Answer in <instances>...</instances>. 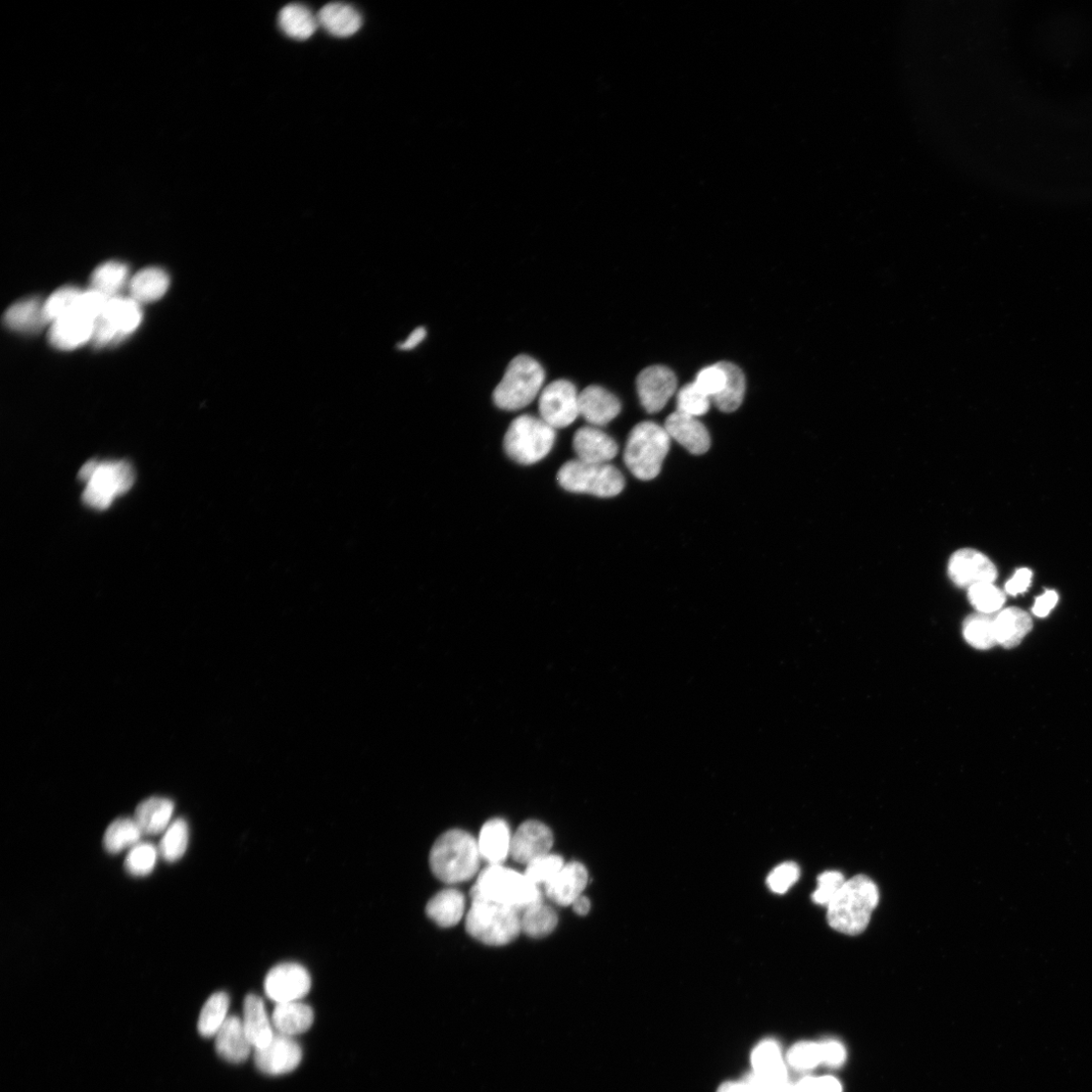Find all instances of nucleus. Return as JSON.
<instances>
[{
    "label": "nucleus",
    "mask_w": 1092,
    "mask_h": 1092,
    "mask_svg": "<svg viewBox=\"0 0 1092 1092\" xmlns=\"http://www.w3.org/2000/svg\"><path fill=\"white\" fill-rule=\"evenodd\" d=\"M229 1007L230 998L226 992L219 991L211 996L198 1018V1033L204 1037H216L228 1019Z\"/></svg>",
    "instance_id": "nucleus-36"
},
{
    "label": "nucleus",
    "mask_w": 1092,
    "mask_h": 1092,
    "mask_svg": "<svg viewBox=\"0 0 1092 1092\" xmlns=\"http://www.w3.org/2000/svg\"><path fill=\"white\" fill-rule=\"evenodd\" d=\"M160 850L152 842L140 841L132 847L125 859V869L134 877L151 875L158 864Z\"/></svg>",
    "instance_id": "nucleus-41"
},
{
    "label": "nucleus",
    "mask_w": 1092,
    "mask_h": 1092,
    "mask_svg": "<svg viewBox=\"0 0 1092 1092\" xmlns=\"http://www.w3.org/2000/svg\"><path fill=\"white\" fill-rule=\"evenodd\" d=\"M188 842V823L184 819H176L164 832L159 846L161 857L168 863L177 862L184 856Z\"/></svg>",
    "instance_id": "nucleus-39"
},
{
    "label": "nucleus",
    "mask_w": 1092,
    "mask_h": 1092,
    "mask_svg": "<svg viewBox=\"0 0 1092 1092\" xmlns=\"http://www.w3.org/2000/svg\"><path fill=\"white\" fill-rule=\"evenodd\" d=\"M791 1092H841V1086L833 1077H810L793 1085Z\"/></svg>",
    "instance_id": "nucleus-51"
},
{
    "label": "nucleus",
    "mask_w": 1092,
    "mask_h": 1092,
    "mask_svg": "<svg viewBox=\"0 0 1092 1092\" xmlns=\"http://www.w3.org/2000/svg\"><path fill=\"white\" fill-rule=\"evenodd\" d=\"M694 383L712 400L723 390L726 383V373L721 364L718 363L701 371Z\"/></svg>",
    "instance_id": "nucleus-48"
},
{
    "label": "nucleus",
    "mask_w": 1092,
    "mask_h": 1092,
    "mask_svg": "<svg viewBox=\"0 0 1092 1092\" xmlns=\"http://www.w3.org/2000/svg\"><path fill=\"white\" fill-rule=\"evenodd\" d=\"M556 431L540 417L521 415L513 420L505 434V453L519 465L537 464L553 451Z\"/></svg>",
    "instance_id": "nucleus-7"
},
{
    "label": "nucleus",
    "mask_w": 1092,
    "mask_h": 1092,
    "mask_svg": "<svg viewBox=\"0 0 1092 1092\" xmlns=\"http://www.w3.org/2000/svg\"><path fill=\"white\" fill-rule=\"evenodd\" d=\"M302 1048L292 1037L274 1034L271 1043L263 1049H257L255 1062L258 1069L272 1076L290 1073L301 1064Z\"/></svg>",
    "instance_id": "nucleus-13"
},
{
    "label": "nucleus",
    "mask_w": 1092,
    "mask_h": 1092,
    "mask_svg": "<svg viewBox=\"0 0 1092 1092\" xmlns=\"http://www.w3.org/2000/svg\"><path fill=\"white\" fill-rule=\"evenodd\" d=\"M545 374L540 364L529 356H518L508 366L492 399L498 408L517 411L530 405L543 389Z\"/></svg>",
    "instance_id": "nucleus-6"
},
{
    "label": "nucleus",
    "mask_w": 1092,
    "mask_h": 1092,
    "mask_svg": "<svg viewBox=\"0 0 1092 1092\" xmlns=\"http://www.w3.org/2000/svg\"><path fill=\"white\" fill-rule=\"evenodd\" d=\"M560 486L568 491L588 493L601 498L619 494L625 481L618 469L609 464H591L579 460L567 462L558 473Z\"/></svg>",
    "instance_id": "nucleus-8"
},
{
    "label": "nucleus",
    "mask_w": 1092,
    "mask_h": 1092,
    "mask_svg": "<svg viewBox=\"0 0 1092 1092\" xmlns=\"http://www.w3.org/2000/svg\"><path fill=\"white\" fill-rule=\"evenodd\" d=\"M119 340L121 336L103 316L95 321L91 342L97 349Z\"/></svg>",
    "instance_id": "nucleus-52"
},
{
    "label": "nucleus",
    "mask_w": 1092,
    "mask_h": 1092,
    "mask_svg": "<svg viewBox=\"0 0 1092 1092\" xmlns=\"http://www.w3.org/2000/svg\"><path fill=\"white\" fill-rule=\"evenodd\" d=\"M711 399L694 382L684 385L677 394V412L695 418L706 415Z\"/></svg>",
    "instance_id": "nucleus-44"
},
{
    "label": "nucleus",
    "mask_w": 1092,
    "mask_h": 1092,
    "mask_svg": "<svg viewBox=\"0 0 1092 1092\" xmlns=\"http://www.w3.org/2000/svg\"><path fill=\"white\" fill-rule=\"evenodd\" d=\"M579 395L571 382H553L538 396L539 417L556 430L571 426L580 416Z\"/></svg>",
    "instance_id": "nucleus-10"
},
{
    "label": "nucleus",
    "mask_w": 1092,
    "mask_h": 1092,
    "mask_svg": "<svg viewBox=\"0 0 1092 1092\" xmlns=\"http://www.w3.org/2000/svg\"><path fill=\"white\" fill-rule=\"evenodd\" d=\"M966 641L978 650H988L998 643L995 618L987 614L969 616L963 625Z\"/></svg>",
    "instance_id": "nucleus-40"
},
{
    "label": "nucleus",
    "mask_w": 1092,
    "mask_h": 1092,
    "mask_svg": "<svg viewBox=\"0 0 1092 1092\" xmlns=\"http://www.w3.org/2000/svg\"><path fill=\"white\" fill-rule=\"evenodd\" d=\"M109 301L110 297L90 288L81 292L76 311L96 321L105 314Z\"/></svg>",
    "instance_id": "nucleus-50"
},
{
    "label": "nucleus",
    "mask_w": 1092,
    "mask_h": 1092,
    "mask_svg": "<svg viewBox=\"0 0 1092 1092\" xmlns=\"http://www.w3.org/2000/svg\"><path fill=\"white\" fill-rule=\"evenodd\" d=\"M82 290L74 286H64L54 292L44 302V312L49 323L76 311Z\"/></svg>",
    "instance_id": "nucleus-42"
},
{
    "label": "nucleus",
    "mask_w": 1092,
    "mask_h": 1092,
    "mask_svg": "<svg viewBox=\"0 0 1092 1092\" xmlns=\"http://www.w3.org/2000/svg\"><path fill=\"white\" fill-rule=\"evenodd\" d=\"M995 627L998 643L1007 649H1012L1017 647L1032 630L1033 620L1026 611L1011 607L995 618Z\"/></svg>",
    "instance_id": "nucleus-30"
},
{
    "label": "nucleus",
    "mask_w": 1092,
    "mask_h": 1092,
    "mask_svg": "<svg viewBox=\"0 0 1092 1092\" xmlns=\"http://www.w3.org/2000/svg\"><path fill=\"white\" fill-rule=\"evenodd\" d=\"M720 364L726 373V383L723 390L711 401L720 411L732 413L742 404L746 392V378L737 366L727 362Z\"/></svg>",
    "instance_id": "nucleus-35"
},
{
    "label": "nucleus",
    "mask_w": 1092,
    "mask_h": 1092,
    "mask_svg": "<svg viewBox=\"0 0 1092 1092\" xmlns=\"http://www.w3.org/2000/svg\"><path fill=\"white\" fill-rule=\"evenodd\" d=\"M818 889L813 895V901L819 906L827 907L837 892L846 883L845 877L837 871H827L819 877Z\"/></svg>",
    "instance_id": "nucleus-47"
},
{
    "label": "nucleus",
    "mask_w": 1092,
    "mask_h": 1092,
    "mask_svg": "<svg viewBox=\"0 0 1092 1092\" xmlns=\"http://www.w3.org/2000/svg\"><path fill=\"white\" fill-rule=\"evenodd\" d=\"M314 1019L313 1009L301 1001L276 1004L272 1015L276 1033L287 1037L306 1033L312 1027Z\"/></svg>",
    "instance_id": "nucleus-26"
},
{
    "label": "nucleus",
    "mask_w": 1092,
    "mask_h": 1092,
    "mask_svg": "<svg viewBox=\"0 0 1092 1092\" xmlns=\"http://www.w3.org/2000/svg\"><path fill=\"white\" fill-rule=\"evenodd\" d=\"M95 321L74 311L52 323L49 341L57 350L73 351L91 341Z\"/></svg>",
    "instance_id": "nucleus-19"
},
{
    "label": "nucleus",
    "mask_w": 1092,
    "mask_h": 1092,
    "mask_svg": "<svg viewBox=\"0 0 1092 1092\" xmlns=\"http://www.w3.org/2000/svg\"><path fill=\"white\" fill-rule=\"evenodd\" d=\"M641 405L649 413L662 411L677 388L674 373L662 366H654L642 371L636 381Z\"/></svg>",
    "instance_id": "nucleus-14"
},
{
    "label": "nucleus",
    "mask_w": 1092,
    "mask_h": 1092,
    "mask_svg": "<svg viewBox=\"0 0 1092 1092\" xmlns=\"http://www.w3.org/2000/svg\"><path fill=\"white\" fill-rule=\"evenodd\" d=\"M473 888L490 901L514 908L519 915L543 902L538 885L525 874L501 865L485 868Z\"/></svg>",
    "instance_id": "nucleus-4"
},
{
    "label": "nucleus",
    "mask_w": 1092,
    "mask_h": 1092,
    "mask_svg": "<svg viewBox=\"0 0 1092 1092\" xmlns=\"http://www.w3.org/2000/svg\"><path fill=\"white\" fill-rule=\"evenodd\" d=\"M948 573L959 587H972L977 584L994 583L998 578V570L982 553L963 549L956 552L950 559Z\"/></svg>",
    "instance_id": "nucleus-16"
},
{
    "label": "nucleus",
    "mask_w": 1092,
    "mask_h": 1092,
    "mask_svg": "<svg viewBox=\"0 0 1092 1092\" xmlns=\"http://www.w3.org/2000/svg\"><path fill=\"white\" fill-rule=\"evenodd\" d=\"M553 845L552 830L540 821L528 820L512 836L510 855L514 861L528 865L537 858L550 854Z\"/></svg>",
    "instance_id": "nucleus-15"
},
{
    "label": "nucleus",
    "mask_w": 1092,
    "mask_h": 1092,
    "mask_svg": "<svg viewBox=\"0 0 1092 1092\" xmlns=\"http://www.w3.org/2000/svg\"><path fill=\"white\" fill-rule=\"evenodd\" d=\"M573 449L577 460L591 464H608L618 454V445L599 427L585 426L574 435Z\"/></svg>",
    "instance_id": "nucleus-17"
},
{
    "label": "nucleus",
    "mask_w": 1092,
    "mask_h": 1092,
    "mask_svg": "<svg viewBox=\"0 0 1092 1092\" xmlns=\"http://www.w3.org/2000/svg\"><path fill=\"white\" fill-rule=\"evenodd\" d=\"M319 26L328 34L337 38H349L363 27V18L354 7L342 3L329 4L321 9L318 16Z\"/></svg>",
    "instance_id": "nucleus-25"
},
{
    "label": "nucleus",
    "mask_w": 1092,
    "mask_h": 1092,
    "mask_svg": "<svg viewBox=\"0 0 1092 1092\" xmlns=\"http://www.w3.org/2000/svg\"><path fill=\"white\" fill-rule=\"evenodd\" d=\"M278 26L288 38L296 41L310 39L319 27L318 18L299 4L284 7L278 15Z\"/></svg>",
    "instance_id": "nucleus-32"
},
{
    "label": "nucleus",
    "mask_w": 1092,
    "mask_h": 1092,
    "mask_svg": "<svg viewBox=\"0 0 1092 1092\" xmlns=\"http://www.w3.org/2000/svg\"><path fill=\"white\" fill-rule=\"evenodd\" d=\"M174 804L164 798H151L136 809L134 819L144 834L164 833L172 822Z\"/></svg>",
    "instance_id": "nucleus-27"
},
{
    "label": "nucleus",
    "mask_w": 1092,
    "mask_h": 1092,
    "mask_svg": "<svg viewBox=\"0 0 1092 1092\" xmlns=\"http://www.w3.org/2000/svg\"><path fill=\"white\" fill-rule=\"evenodd\" d=\"M788 1063L796 1069L809 1070L822 1063L820 1044L802 1041L793 1046L787 1055Z\"/></svg>",
    "instance_id": "nucleus-46"
},
{
    "label": "nucleus",
    "mask_w": 1092,
    "mask_h": 1092,
    "mask_svg": "<svg viewBox=\"0 0 1092 1092\" xmlns=\"http://www.w3.org/2000/svg\"><path fill=\"white\" fill-rule=\"evenodd\" d=\"M1032 582V572L1029 569H1021L1007 583L1006 591L1013 595H1019L1028 590Z\"/></svg>",
    "instance_id": "nucleus-55"
},
{
    "label": "nucleus",
    "mask_w": 1092,
    "mask_h": 1092,
    "mask_svg": "<svg viewBox=\"0 0 1092 1092\" xmlns=\"http://www.w3.org/2000/svg\"><path fill=\"white\" fill-rule=\"evenodd\" d=\"M143 835L144 833L134 818H120L107 828L104 835V847L110 854H119L137 845Z\"/></svg>",
    "instance_id": "nucleus-34"
},
{
    "label": "nucleus",
    "mask_w": 1092,
    "mask_h": 1092,
    "mask_svg": "<svg viewBox=\"0 0 1092 1092\" xmlns=\"http://www.w3.org/2000/svg\"><path fill=\"white\" fill-rule=\"evenodd\" d=\"M129 276V269L119 262H109L99 266L93 272L90 281L91 288L104 293L108 297L120 295Z\"/></svg>",
    "instance_id": "nucleus-37"
},
{
    "label": "nucleus",
    "mask_w": 1092,
    "mask_h": 1092,
    "mask_svg": "<svg viewBox=\"0 0 1092 1092\" xmlns=\"http://www.w3.org/2000/svg\"><path fill=\"white\" fill-rule=\"evenodd\" d=\"M671 437L665 427L642 422L629 434L624 462L633 476L642 481L657 478L670 451Z\"/></svg>",
    "instance_id": "nucleus-5"
},
{
    "label": "nucleus",
    "mask_w": 1092,
    "mask_h": 1092,
    "mask_svg": "<svg viewBox=\"0 0 1092 1092\" xmlns=\"http://www.w3.org/2000/svg\"><path fill=\"white\" fill-rule=\"evenodd\" d=\"M140 304L132 297H111L103 317L111 323L121 338L133 333L142 321Z\"/></svg>",
    "instance_id": "nucleus-33"
},
{
    "label": "nucleus",
    "mask_w": 1092,
    "mask_h": 1092,
    "mask_svg": "<svg viewBox=\"0 0 1092 1092\" xmlns=\"http://www.w3.org/2000/svg\"><path fill=\"white\" fill-rule=\"evenodd\" d=\"M520 918L521 930L534 938L549 935L559 923L556 911L543 902L524 911Z\"/></svg>",
    "instance_id": "nucleus-38"
},
{
    "label": "nucleus",
    "mask_w": 1092,
    "mask_h": 1092,
    "mask_svg": "<svg viewBox=\"0 0 1092 1092\" xmlns=\"http://www.w3.org/2000/svg\"><path fill=\"white\" fill-rule=\"evenodd\" d=\"M879 903V890L869 877L858 875L837 892L827 906V922L838 932L857 935L863 932Z\"/></svg>",
    "instance_id": "nucleus-1"
},
{
    "label": "nucleus",
    "mask_w": 1092,
    "mask_h": 1092,
    "mask_svg": "<svg viewBox=\"0 0 1092 1092\" xmlns=\"http://www.w3.org/2000/svg\"><path fill=\"white\" fill-rule=\"evenodd\" d=\"M753 1073L746 1081L757 1092H791L781 1049L773 1039L763 1040L752 1054Z\"/></svg>",
    "instance_id": "nucleus-11"
},
{
    "label": "nucleus",
    "mask_w": 1092,
    "mask_h": 1092,
    "mask_svg": "<svg viewBox=\"0 0 1092 1092\" xmlns=\"http://www.w3.org/2000/svg\"><path fill=\"white\" fill-rule=\"evenodd\" d=\"M573 909H574V912H576L578 915L586 916L590 912L591 904H590V902L587 898L580 897L573 904Z\"/></svg>",
    "instance_id": "nucleus-58"
},
{
    "label": "nucleus",
    "mask_w": 1092,
    "mask_h": 1092,
    "mask_svg": "<svg viewBox=\"0 0 1092 1092\" xmlns=\"http://www.w3.org/2000/svg\"><path fill=\"white\" fill-rule=\"evenodd\" d=\"M821 1060L822 1063L836 1067L839 1066L846 1059V1050L838 1041L829 1039L820 1043Z\"/></svg>",
    "instance_id": "nucleus-53"
},
{
    "label": "nucleus",
    "mask_w": 1092,
    "mask_h": 1092,
    "mask_svg": "<svg viewBox=\"0 0 1092 1092\" xmlns=\"http://www.w3.org/2000/svg\"><path fill=\"white\" fill-rule=\"evenodd\" d=\"M970 603L982 614L999 611L1006 603V594L992 583L977 584L969 588Z\"/></svg>",
    "instance_id": "nucleus-43"
},
{
    "label": "nucleus",
    "mask_w": 1092,
    "mask_h": 1092,
    "mask_svg": "<svg viewBox=\"0 0 1092 1092\" xmlns=\"http://www.w3.org/2000/svg\"><path fill=\"white\" fill-rule=\"evenodd\" d=\"M1059 596L1055 591L1049 590L1036 600L1033 613L1037 617H1046L1058 603Z\"/></svg>",
    "instance_id": "nucleus-54"
},
{
    "label": "nucleus",
    "mask_w": 1092,
    "mask_h": 1092,
    "mask_svg": "<svg viewBox=\"0 0 1092 1092\" xmlns=\"http://www.w3.org/2000/svg\"><path fill=\"white\" fill-rule=\"evenodd\" d=\"M801 877V869L798 864L793 862L784 863L776 867L768 877V885L770 889L783 895L794 884H796Z\"/></svg>",
    "instance_id": "nucleus-49"
},
{
    "label": "nucleus",
    "mask_w": 1092,
    "mask_h": 1092,
    "mask_svg": "<svg viewBox=\"0 0 1092 1092\" xmlns=\"http://www.w3.org/2000/svg\"><path fill=\"white\" fill-rule=\"evenodd\" d=\"M471 897L466 928L473 937L489 946H504L519 935L521 918L514 908L490 901L474 888Z\"/></svg>",
    "instance_id": "nucleus-3"
},
{
    "label": "nucleus",
    "mask_w": 1092,
    "mask_h": 1092,
    "mask_svg": "<svg viewBox=\"0 0 1092 1092\" xmlns=\"http://www.w3.org/2000/svg\"><path fill=\"white\" fill-rule=\"evenodd\" d=\"M511 838L505 820H489L484 824L478 841L481 857L490 865H501L510 854Z\"/></svg>",
    "instance_id": "nucleus-24"
},
{
    "label": "nucleus",
    "mask_w": 1092,
    "mask_h": 1092,
    "mask_svg": "<svg viewBox=\"0 0 1092 1092\" xmlns=\"http://www.w3.org/2000/svg\"><path fill=\"white\" fill-rule=\"evenodd\" d=\"M717 1092H757L746 1080L723 1083Z\"/></svg>",
    "instance_id": "nucleus-57"
},
{
    "label": "nucleus",
    "mask_w": 1092,
    "mask_h": 1092,
    "mask_svg": "<svg viewBox=\"0 0 1092 1092\" xmlns=\"http://www.w3.org/2000/svg\"><path fill=\"white\" fill-rule=\"evenodd\" d=\"M215 1037L216 1051L225 1061L240 1064L250 1058L254 1047L239 1017H228Z\"/></svg>",
    "instance_id": "nucleus-22"
},
{
    "label": "nucleus",
    "mask_w": 1092,
    "mask_h": 1092,
    "mask_svg": "<svg viewBox=\"0 0 1092 1092\" xmlns=\"http://www.w3.org/2000/svg\"><path fill=\"white\" fill-rule=\"evenodd\" d=\"M169 282V276L164 270L144 269L129 282L130 297L140 305L156 302L165 294Z\"/></svg>",
    "instance_id": "nucleus-29"
},
{
    "label": "nucleus",
    "mask_w": 1092,
    "mask_h": 1092,
    "mask_svg": "<svg viewBox=\"0 0 1092 1092\" xmlns=\"http://www.w3.org/2000/svg\"><path fill=\"white\" fill-rule=\"evenodd\" d=\"M588 883V872L579 862H571L548 883L544 884L545 896L553 903L569 907L582 897Z\"/></svg>",
    "instance_id": "nucleus-20"
},
{
    "label": "nucleus",
    "mask_w": 1092,
    "mask_h": 1092,
    "mask_svg": "<svg viewBox=\"0 0 1092 1092\" xmlns=\"http://www.w3.org/2000/svg\"><path fill=\"white\" fill-rule=\"evenodd\" d=\"M579 407L580 416L594 427L607 425L621 411V404L616 396L600 385L587 386L580 392Z\"/></svg>",
    "instance_id": "nucleus-18"
},
{
    "label": "nucleus",
    "mask_w": 1092,
    "mask_h": 1092,
    "mask_svg": "<svg viewBox=\"0 0 1092 1092\" xmlns=\"http://www.w3.org/2000/svg\"><path fill=\"white\" fill-rule=\"evenodd\" d=\"M466 900L457 889H445L437 893L426 907L428 918L441 928L458 925L465 912Z\"/></svg>",
    "instance_id": "nucleus-28"
},
{
    "label": "nucleus",
    "mask_w": 1092,
    "mask_h": 1092,
    "mask_svg": "<svg viewBox=\"0 0 1092 1092\" xmlns=\"http://www.w3.org/2000/svg\"><path fill=\"white\" fill-rule=\"evenodd\" d=\"M565 866L563 857L548 854L537 858L527 865L525 876L534 884H546Z\"/></svg>",
    "instance_id": "nucleus-45"
},
{
    "label": "nucleus",
    "mask_w": 1092,
    "mask_h": 1092,
    "mask_svg": "<svg viewBox=\"0 0 1092 1092\" xmlns=\"http://www.w3.org/2000/svg\"><path fill=\"white\" fill-rule=\"evenodd\" d=\"M309 971L297 963H281L270 970L265 979L267 997L275 1004L299 1002L310 992Z\"/></svg>",
    "instance_id": "nucleus-12"
},
{
    "label": "nucleus",
    "mask_w": 1092,
    "mask_h": 1092,
    "mask_svg": "<svg viewBox=\"0 0 1092 1092\" xmlns=\"http://www.w3.org/2000/svg\"><path fill=\"white\" fill-rule=\"evenodd\" d=\"M6 326L17 332H37L48 320L44 312V303L39 297H30L11 306L4 316Z\"/></svg>",
    "instance_id": "nucleus-31"
},
{
    "label": "nucleus",
    "mask_w": 1092,
    "mask_h": 1092,
    "mask_svg": "<svg viewBox=\"0 0 1092 1092\" xmlns=\"http://www.w3.org/2000/svg\"><path fill=\"white\" fill-rule=\"evenodd\" d=\"M427 331L424 327H418L410 336L402 343L399 344V350L412 351L417 347L426 337Z\"/></svg>",
    "instance_id": "nucleus-56"
},
{
    "label": "nucleus",
    "mask_w": 1092,
    "mask_h": 1092,
    "mask_svg": "<svg viewBox=\"0 0 1092 1092\" xmlns=\"http://www.w3.org/2000/svg\"><path fill=\"white\" fill-rule=\"evenodd\" d=\"M135 473L127 462H105L96 465L86 481L83 502L97 510H106L118 497L131 490Z\"/></svg>",
    "instance_id": "nucleus-9"
},
{
    "label": "nucleus",
    "mask_w": 1092,
    "mask_h": 1092,
    "mask_svg": "<svg viewBox=\"0 0 1092 1092\" xmlns=\"http://www.w3.org/2000/svg\"><path fill=\"white\" fill-rule=\"evenodd\" d=\"M243 1010V1026L253 1047L256 1050L266 1048L271 1043L274 1033L265 1002L257 995H248L245 998Z\"/></svg>",
    "instance_id": "nucleus-23"
},
{
    "label": "nucleus",
    "mask_w": 1092,
    "mask_h": 1092,
    "mask_svg": "<svg viewBox=\"0 0 1092 1092\" xmlns=\"http://www.w3.org/2000/svg\"><path fill=\"white\" fill-rule=\"evenodd\" d=\"M479 843L469 832L452 829L441 834L430 852L433 874L445 883H460L472 879L480 867Z\"/></svg>",
    "instance_id": "nucleus-2"
},
{
    "label": "nucleus",
    "mask_w": 1092,
    "mask_h": 1092,
    "mask_svg": "<svg viewBox=\"0 0 1092 1092\" xmlns=\"http://www.w3.org/2000/svg\"><path fill=\"white\" fill-rule=\"evenodd\" d=\"M665 429L671 438L693 455H704L710 449V432L698 418L676 411L667 418Z\"/></svg>",
    "instance_id": "nucleus-21"
}]
</instances>
